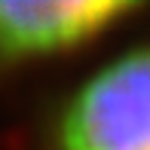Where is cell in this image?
Masks as SVG:
<instances>
[{
  "instance_id": "7a4b0ae2",
  "label": "cell",
  "mask_w": 150,
  "mask_h": 150,
  "mask_svg": "<svg viewBox=\"0 0 150 150\" xmlns=\"http://www.w3.org/2000/svg\"><path fill=\"white\" fill-rule=\"evenodd\" d=\"M138 9L126 0H0V67L86 43Z\"/></svg>"
},
{
  "instance_id": "6da1fadb",
  "label": "cell",
  "mask_w": 150,
  "mask_h": 150,
  "mask_svg": "<svg viewBox=\"0 0 150 150\" xmlns=\"http://www.w3.org/2000/svg\"><path fill=\"white\" fill-rule=\"evenodd\" d=\"M55 150H150V46L104 64L71 95Z\"/></svg>"
}]
</instances>
